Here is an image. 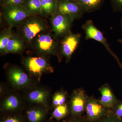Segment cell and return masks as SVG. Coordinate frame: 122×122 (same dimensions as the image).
<instances>
[{
	"label": "cell",
	"instance_id": "6da1fadb",
	"mask_svg": "<svg viewBox=\"0 0 122 122\" xmlns=\"http://www.w3.org/2000/svg\"><path fill=\"white\" fill-rule=\"evenodd\" d=\"M93 96L87 97L85 110V118L88 122H93L111 112Z\"/></svg>",
	"mask_w": 122,
	"mask_h": 122
},
{
	"label": "cell",
	"instance_id": "7a4b0ae2",
	"mask_svg": "<svg viewBox=\"0 0 122 122\" xmlns=\"http://www.w3.org/2000/svg\"><path fill=\"white\" fill-rule=\"evenodd\" d=\"M3 15L11 28L27 18L34 15L21 5L6 6L4 9Z\"/></svg>",
	"mask_w": 122,
	"mask_h": 122
},
{
	"label": "cell",
	"instance_id": "3957f363",
	"mask_svg": "<svg viewBox=\"0 0 122 122\" xmlns=\"http://www.w3.org/2000/svg\"><path fill=\"white\" fill-rule=\"evenodd\" d=\"M82 28L85 32L86 39V40L93 39L102 43L108 52L116 59L122 70V65L118 57L111 50L102 32L95 26L93 21L91 20H87L83 25Z\"/></svg>",
	"mask_w": 122,
	"mask_h": 122
},
{
	"label": "cell",
	"instance_id": "277c9868",
	"mask_svg": "<svg viewBox=\"0 0 122 122\" xmlns=\"http://www.w3.org/2000/svg\"><path fill=\"white\" fill-rule=\"evenodd\" d=\"M88 96L82 88L75 90L71 94L70 108L74 117L83 116L85 113Z\"/></svg>",
	"mask_w": 122,
	"mask_h": 122
},
{
	"label": "cell",
	"instance_id": "5b68a950",
	"mask_svg": "<svg viewBox=\"0 0 122 122\" xmlns=\"http://www.w3.org/2000/svg\"><path fill=\"white\" fill-rule=\"evenodd\" d=\"M74 20L69 16L56 13L51 19L52 30L58 37L65 36L71 32V29Z\"/></svg>",
	"mask_w": 122,
	"mask_h": 122
},
{
	"label": "cell",
	"instance_id": "8992f818",
	"mask_svg": "<svg viewBox=\"0 0 122 122\" xmlns=\"http://www.w3.org/2000/svg\"><path fill=\"white\" fill-rule=\"evenodd\" d=\"M85 13L83 9L75 0L58 1L56 13L69 15L74 20L79 19Z\"/></svg>",
	"mask_w": 122,
	"mask_h": 122
},
{
	"label": "cell",
	"instance_id": "52a82bcc",
	"mask_svg": "<svg viewBox=\"0 0 122 122\" xmlns=\"http://www.w3.org/2000/svg\"><path fill=\"white\" fill-rule=\"evenodd\" d=\"M46 28L45 25L42 20L36 18H31L27 19L24 22L22 31L25 39L30 43L34 38L45 30Z\"/></svg>",
	"mask_w": 122,
	"mask_h": 122
},
{
	"label": "cell",
	"instance_id": "ba28073f",
	"mask_svg": "<svg viewBox=\"0 0 122 122\" xmlns=\"http://www.w3.org/2000/svg\"><path fill=\"white\" fill-rule=\"evenodd\" d=\"M81 35L80 34L70 32L64 36L61 42V52L69 60L76 49L80 42Z\"/></svg>",
	"mask_w": 122,
	"mask_h": 122
},
{
	"label": "cell",
	"instance_id": "9c48e42d",
	"mask_svg": "<svg viewBox=\"0 0 122 122\" xmlns=\"http://www.w3.org/2000/svg\"><path fill=\"white\" fill-rule=\"evenodd\" d=\"M34 44L38 50L45 53L54 52L57 46V42L49 34H38L35 38Z\"/></svg>",
	"mask_w": 122,
	"mask_h": 122
},
{
	"label": "cell",
	"instance_id": "30bf717a",
	"mask_svg": "<svg viewBox=\"0 0 122 122\" xmlns=\"http://www.w3.org/2000/svg\"><path fill=\"white\" fill-rule=\"evenodd\" d=\"M25 63L29 71L34 74H40L51 68L46 59L41 57L28 58Z\"/></svg>",
	"mask_w": 122,
	"mask_h": 122
},
{
	"label": "cell",
	"instance_id": "8fae6325",
	"mask_svg": "<svg viewBox=\"0 0 122 122\" xmlns=\"http://www.w3.org/2000/svg\"><path fill=\"white\" fill-rule=\"evenodd\" d=\"M102 95L100 102L104 106L111 109L119 100L117 98L108 84L103 85L99 89Z\"/></svg>",
	"mask_w": 122,
	"mask_h": 122
},
{
	"label": "cell",
	"instance_id": "7c38bea8",
	"mask_svg": "<svg viewBox=\"0 0 122 122\" xmlns=\"http://www.w3.org/2000/svg\"><path fill=\"white\" fill-rule=\"evenodd\" d=\"M10 79L15 85L22 86L25 85L28 81V75L21 70L14 69L9 73Z\"/></svg>",
	"mask_w": 122,
	"mask_h": 122
},
{
	"label": "cell",
	"instance_id": "4fadbf2b",
	"mask_svg": "<svg viewBox=\"0 0 122 122\" xmlns=\"http://www.w3.org/2000/svg\"><path fill=\"white\" fill-rule=\"evenodd\" d=\"M80 5L85 13L90 12L98 9L103 0H75Z\"/></svg>",
	"mask_w": 122,
	"mask_h": 122
},
{
	"label": "cell",
	"instance_id": "5bb4252c",
	"mask_svg": "<svg viewBox=\"0 0 122 122\" xmlns=\"http://www.w3.org/2000/svg\"><path fill=\"white\" fill-rule=\"evenodd\" d=\"M24 7L34 15H42L44 12L42 8L41 0H26Z\"/></svg>",
	"mask_w": 122,
	"mask_h": 122
},
{
	"label": "cell",
	"instance_id": "9a60e30c",
	"mask_svg": "<svg viewBox=\"0 0 122 122\" xmlns=\"http://www.w3.org/2000/svg\"><path fill=\"white\" fill-rule=\"evenodd\" d=\"M23 42L20 39L12 35L6 48L7 53H16L22 50Z\"/></svg>",
	"mask_w": 122,
	"mask_h": 122
},
{
	"label": "cell",
	"instance_id": "2e32d148",
	"mask_svg": "<svg viewBox=\"0 0 122 122\" xmlns=\"http://www.w3.org/2000/svg\"><path fill=\"white\" fill-rule=\"evenodd\" d=\"M12 35L11 28L10 27L1 34L0 36V50L1 52L7 53L6 48L7 46Z\"/></svg>",
	"mask_w": 122,
	"mask_h": 122
},
{
	"label": "cell",
	"instance_id": "e0dca14e",
	"mask_svg": "<svg viewBox=\"0 0 122 122\" xmlns=\"http://www.w3.org/2000/svg\"><path fill=\"white\" fill-rule=\"evenodd\" d=\"M57 2L54 0H41L42 8L47 15H53L56 13Z\"/></svg>",
	"mask_w": 122,
	"mask_h": 122
},
{
	"label": "cell",
	"instance_id": "ac0fdd59",
	"mask_svg": "<svg viewBox=\"0 0 122 122\" xmlns=\"http://www.w3.org/2000/svg\"><path fill=\"white\" fill-rule=\"evenodd\" d=\"M29 98L34 102L43 103L46 100V95L45 92L42 91H34L29 94Z\"/></svg>",
	"mask_w": 122,
	"mask_h": 122
},
{
	"label": "cell",
	"instance_id": "d6986e66",
	"mask_svg": "<svg viewBox=\"0 0 122 122\" xmlns=\"http://www.w3.org/2000/svg\"><path fill=\"white\" fill-rule=\"evenodd\" d=\"M69 112V107L66 103L56 107L53 112V115L58 119H61L67 115Z\"/></svg>",
	"mask_w": 122,
	"mask_h": 122
},
{
	"label": "cell",
	"instance_id": "ffe728a7",
	"mask_svg": "<svg viewBox=\"0 0 122 122\" xmlns=\"http://www.w3.org/2000/svg\"><path fill=\"white\" fill-rule=\"evenodd\" d=\"M19 103V101L16 97L11 96L5 100L3 106L6 110H13L16 108L18 107Z\"/></svg>",
	"mask_w": 122,
	"mask_h": 122
},
{
	"label": "cell",
	"instance_id": "44dd1931",
	"mask_svg": "<svg viewBox=\"0 0 122 122\" xmlns=\"http://www.w3.org/2000/svg\"><path fill=\"white\" fill-rule=\"evenodd\" d=\"M28 117L31 122H37L41 119L43 114L39 110H32L27 112Z\"/></svg>",
	"mask_w": 122,
	"mask_h": 122
},
{
	"label": "cell",
	"instance_id": "7402d4cb",
	"mask_svg": "<svg viewBox=\"0 0 122 122\" xmlns=\"http://www.w3.org/2000/svg\"><path fill=\"white\" fill-rule=\"evenodd\" d=\"M66 94L65 92H60L55 95L53 98V104L56 107L66 103Z\"/></svg>",
	"mask_w": 122,
	"mask_h": 122
},
{
	"label": "cell",
	"instance_id": "603a6c76",
	"mask_svg": "<svg viewBox=\"0 0 122 122\" xmlns=\"http://www.w3.org/2000/svg\"><path fill=\"white\" fill-rule=\"evenodd\" d=\"M93 122H122V118L119 117L112 112Z\"/></svg>",
	"mask_w": 122,
	"mask_h": 122
},
{
	"label": "cell",
	"instance_id": "cb8c5ba5",
	"mask_svg": "<svg viewBox=\"0 0 122 122\" xmlns=\"http://www.w3.org/2000/svg\"><path fill=\"white\" fill-rule=\"evenodd\" d=\"M111 110L113 113L122 118V100H119Z\"/></svg>",
	"mask_w": 122,
	"mask_h": 122
},
{
	"label": "cell",
	"instance_id": "d4e9b609",
	"mask_svg": "<svg viewBox=\"0 0 122 122\" xmlns=\"http://www.w3.org/2000/svg\"><path fill=\"white\" fill-rule=\"evenodd\" d=\"M113 10L115 12H122V0H110Z\"/></svg>",
	"mask_w": 122,
	"mask_h": 122
},
{
	"label": "cell",
	"instance_id": "484cf974",
	"mask_svg": "<svg viewBox=\"0 0 122 122\" xmlns=\"http://www.w3.org/2000/svg\"><path fill=\"white\" fill-rule=\"evenodd\" d=\"M24 0H5V3L6 6L21 5Z\"/></svg>",
	"mask_w": 122,
	"mask_h": 122
},
{
	"label": "cell",
	"instance_id": "4316f807",
	"mask_svg": "<svg viewBox=\"0 0 122 122\" xmlns=\"http://www.w3.org/2000/svg\"><path fill=\"white\" fill-rule=\"evenodd\" d=\"M70 122H88L84 116L80 117H74V119Z\"/></svg>",
	"mask_w": 122,
	"mask_h": 122
},
{
	"label": "cell",
	"instance_id": "83f0119b",
	"mask_svg": "<svg viewBox=\"0 0 122 122\" xmlns=\"http://www.w3.org/2000/svg\"><path fill=\"white\" fill-rule=\"evenodd\" d=\"M3 122H20V121L16 118H11L8 119Z\"/></svg>",
	"mask_w": 122,
	"mask_h": 122
},
{
	"label": "cell",
	"instance_id": "f1b7e54d",
	"mask_svg": "<svg viewBox=\"0 0 122 122\" xmlns=\"http://www.w3.org/2000/svg\"><path fill=\"white\" fill-rule=\"evenodd\" d=\"M117 41L119 43L122 45V39H118Z\"/></svg>",
	"mask_w": 122,
	"mask_h": 122
},
{
	"label": "cell",
	"instance_id": "f546056e",
	"mask_svg": "<svg viewBox=\"0 0 122 122\" xmlns=\"http://www.w3.org/2000/svg\"><path fill=\"white\" fill-rule=\"evenodd\" d=\"M120 26H121V29L122 30V17L121 18V20H120Z\"/></svg>",
	"mask_w": 122,
	"mask_h": 122
},
{
	"label": "cell",
	"instance_id": "4dcf8cb0",
	"mask_svg": "<svg viewBox=\"0 0 122 122\" xmlns=\"http://www.w3.org/2000/svg\"></svg>",
	"mask_w": 122,
	"mask_h": 122
}]
</instances>
